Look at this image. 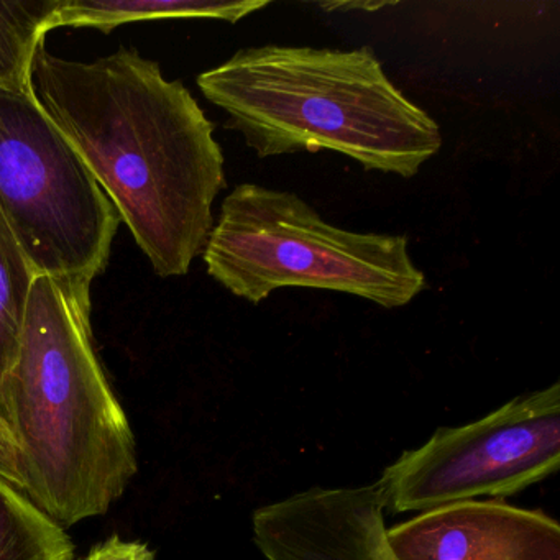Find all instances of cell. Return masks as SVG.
<instances>
[{"label":"cell","mask_w":560,"mask_h":560,"mask_svg":"<svg viewBox=\"0 0 560 560\" xmlns=\"http://www.w3.org/2000/svg\"><path fill=\"white\" fill-rule=\"evenodd\" d=\"M58 0H0V88L27 90L32 61Z\"/></svg>","instance_id":"8fae6325"},{"label":"cell","mask_w":560,"mask_h":560,"mask_svg":"<svg viewBox=\"0 0 560 560\" xmlns=\"http://www.w3.org/2000/svg\"><path fill=\"white\" fill-rule=\"evenodd\" d=\"M73 559L65 527L0 478V560Z\"/></svg>","instance_id":"30bf717a"},{"label":"cell","mask_w":560,"mask_h":560,"mask_svg":"<svg viewBox=\"0 0 560 560\" xmlns=\"http://www.w3.org/2000/svg\"><path fill=\"white\" fill-rule=\"evenodd\" d=\"M0 212L37 277L93 284L120 215L27 90L0 88Z\"/></svg>","instance_id":"5b68a950"},{"label":"cell","mask_w":560,"mask_h":560,"mask_svg":"<svg viewBox=\"0 0 560 560\" xmlns=\"http://www.w3.org/2000/svg\"><path fill=\"white\" fill-rule=\"evenodd\" d=\"M136 474L132 429L94 352L91 284L35 278L0 382V478L68 527L107 513Z\"/></svg>","instance_id":"7a4b0ae2"},{"label":"cell","mask_w":560,"mask_h":560,"mask_svg":"<svg viewBox=\"0 0 560 560\" xmlns=\"http://www.w3.org/2000/svg\"><path fill=\"white\" fill-rule=\"evenodd\" d=\"M560 467V383L458 428H441L385 468L378 483L393 513L477 497L520 493Z\"/></svg>","instance_id":"8992f818"},{"label":"cell","mask_w":560,"mask_h":560,"mask_svg":"<svg viewBox=\"0 0 560 560\" xmlns=\"http://www.w3.org/2000/svg\"><path fill=\"white\" fill-rule=\"evenodd\" d=\"M396 560H560V526L542 511L462 501L386 529Z\"/></svg>","instance_id":"ba28073f"},{"label":"cell","mask_w":560,"mask_h":560,"mask_svg":"<svg viewBox=\"0 0 560 560\" xmlns=\"http://www.w3.org/2000/svg\"><path fill=\"white\" fill-rule=\"evenodd\" d=\"M202 257L209 277L252 304L310 288L396 310L428 288L405 235L337 228L294 192L254 183L224 199Z\"/></svg>","instance_id":"277c9868"},{"label":"cell","mask_w":560,"mask_h":560,"mask_svg":"<svg viewBox=\"0 0 560 560\" xmlns=\"http://www.w3.org/2000/svg\"><path fill=\"white\" fill-rule=\"evenodd\" d=\"M83 560H155V556L147 544L113 536L106 542L94 547Z\"/></svg>","instance_id":"4fadbf2b"},{"label":"cell","mask_w":560,"mask_h":560,"mask_svg":"<svg viewBox=\"0 0 560 560\" xmlns=\"http://www.w3.org/2000/svg\"><path fill=\"white\" fill-rule=\"evenodd\" d=\"M378 483L311 488L254 514L265 560H396L386 542Z\"/></svg>","instance_id":"52a82bcc"},{"label":"cell","mask_w":560,"mask_h":560,"mask_svg":"<svg viewBox=\"0 0 560 560\" xmlns=\"http://www.w3.org/2000/svg\"><path fill=\"white\" fill-rule=\"evenodd\" d=\"M31 93L86 163L159 277H185L225 188L214 124L182 81L119 48L94 61L35 50Z\"/></svg>","instance_id":"6da1fadb"},{"label":"cell","mask_w":560,"mask_h":560,"mask_svg":"<svg viewBox=\"0 0 560 560\" xmlns=\"http://www.w3.org/2000/svg\"><path fill=\"white\" fill-rule=\"evenodd\" d=\"M198 88L258 159L329 150L366 172L412 178L442 147L441 127L370 47L244 48L199 74Z\"/></svg>","instance_id":"3957f363"},{"label":"cell","mask_w":560,"mask_h":560,"mask_svg":"<svg viewBox=\"0 0 560 560\" xmlns=\"http://www.w3.org/2000/svg\"><path fill=\"white\" fill-rule=\"evenodd\" d=\"M35 273L0 212V382L18 359Z\"/></svg>","instance_id":"7c38bea8"},{"label":"cell","mask_w":560,"mask_h":560,"mask_svg":"<svg viewBox=\"0 0 560 560\" xmlns=\"http://www.w3.org/2000/svg\"><path fill=\"white\" fill-rule=\"evenodd\" d=\"M267 5L257 0H58L47 21V32L73 27L109 34L120 25L163 19H215L237 24Z\"/></svg>","instance_id":"9c48e42d"}]
</instances>
